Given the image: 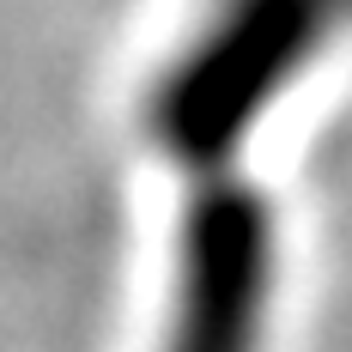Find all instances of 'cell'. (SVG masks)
<instances>
[{
    "instance_id": "1",
    "label": "cell",
    "mask_w": 352,
    "mask_h": 352,
    "mask_svg": "<svg viewBox=\"0 0 352 352\" xmlns=\"http://www.w3.org/2000/svg\"><path fill=\"white\" fill-rule=\"evenodd\" d=\"M352 19V0H212L207 25L152 91V128L188 164L249 134L261 104Z\"/></svg>"
},
{
    "instance_id": "2",
    "label": "cell",
    "mask_w": 352,
    "mask_h": 352,
    "mask_svg": "<svg viewBox=\"0 0 352 352\" xmlns=\"http://www.w3.org/2000/svg\"><path fill=\"white\" fill-rule=\"evenodd\" d=\"M274 280V225L249 188H207L182 231L170 352H255Z\"/></svg>"
}]
</instances>
